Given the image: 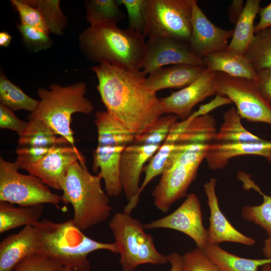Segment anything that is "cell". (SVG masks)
Returning a JSON list of instances; mask_svg holds the SVG:
<instances>
[{
  "label": "cell",
  "instance_id": "cell-1",
  "mask_svg": "<svg viewBox=\"0 0 271 271\" xmlns=\"http://www.w3.org/2000/svg\"><path fill=\"white\" fill-rule=\"evenodd\" d=\"M98 80L97 90L106 110L134 135L144 132L162 115L159 98L148 87L147 76L108 63L91 69Z\"/></svg>",
  "mask_w": 271,
  "mask_h": 271
},
{
  "label": "cell",
  "instance_id": "cell-2",
  "mask_svg": "<svg viewBox=\"0 0 271 271\" xmlns=\"http://www.w3.org/2000/svg\"><path fill=\"white\" fill-rule=\"evenodd\" d=\"M144 35L117 25L89 26L79 36L80 47L90 61L141 71L146 52Z\"/></svg>",
  "mask_w": 271,
  "mask_h": 271
},
{
  "label": "cell",
  "instance_id": "cell-3",
  "mask_svg": "<svg viewBox=\"0 0 271 271\" xmlns=\"http://www.w3.org/2000/svg\"><path fill=\"white\" fill-rule=\"evenodd\" d=\"M34 226L41 238L42 253L74 271H90L87 256L94 251L118 253L114 242H101L88 237L72 219L62 222L43 219Z\"/></svg>",
  "mask_w": 271,
  "mask_h": 271
},
{
  "label": "cell",
  "instance_id": "cell-4",
  "mask_svg": "<svg viewBox=\"0 0 271 271\" xmlns=\"http://www.w3.org/2000/svg\"><path fill=\"white\" fill-rule=\"evenodd\" d=\"M101 177L88 171L85 162L78 161L69 168L61 185L62 202L70 204L75 224L86 230L110 216L112 208L108 196L101 187Z\"/></svg>",
  "mask_w": 271,
  "mask_h": 271
},
{
  "label": "cell",
  "instance_id": "cell-5",
  "mask_svg": "<svg viewBox=\"0 0 271 271\" xmlns=\"http://www.w3.org/2000/svg\"><path fill=\"white\" fill-rule=\"evenodd\" d=\"M86 92V84L83 82L68 86L52 84L48 89L39 88V104L30 113L29 119L43 121L57 135L76 147L71 125L72 116L75 113L88 114L94 109L92 103L85 96Z\"/></svg>",
  "mask_w": 271,
  "mask_h": 271
},
{
  "label": "cell",
  "instance_id": "cell-6",
  "mask_svg": "<svg viewBox=\"0 0 271 271\" xmlns=\"http://www.w3.org/2000/svg\"><path fill=\"white\" fill-rule=\"evenodd\" d=\"M97 146L94 151L92 170L103 180L108 196L117 197L122 189L119 178V162L122 153L132 144L134 134L107 110L95 113Z\"/></svg>",
  "mask_w": 271,
  "mask_h": 271
},
{
  "label": "cell",
  "instance_id": "cell-7",
  "mask_svg": "<svg viewBox=\"0 0 271 271\" xmlns=\"http://www.w3.org/2000/svg\"><path fill=\"white\" fill-rule=\"evenodd\" d=\"M208 145L181 144L153 191L154 204L158 210L166 213L176 201L187 195Z\"/></svg>",
  "mask_w": 271,
  "mask_h": 271
},
{
  "label": "cell",
  "instance_id": "cell-8",
  "mask_svg": "<svg viewBox=\"0 0 271 271\" xmlns=\"http://www.w3.org/2000/svg\"><path fill=\"white\" fill-rule=\"evenodd\" d=\"M123 271H134L143 264H162L168 262L167 256L155 247L152 235L145 231L140 221L125 212L114 214L109 223Z\"/></svg>",
  "mask_w": 271,
  "mask_h": 271
},
{
  "label": "cell",
  "instance_id": "cell-9",
  "mask_svg": "<svg viewBox=\"0 0 271 271\" xmlns=\"http://www.w3.org/2000/svg\"><path fill=\"white\" fill-rule=\"evenodd\" d=\"M192 2L193 0H145L144 36L170 37L189 44Z\"/></svg>",
  "mask_w": 271,
  "mask_h": 271
},
{
  "label": "cell",
  "instance_id": "cell-10",
  "mask_svg": "<svg viewBox=\"0 0 271 271\" xmlns=\"http://www.w3.org/2000/svg\"><path fill=\"white\" fill-rule=\"evenodd\" d=\"M20 169L16 162L0 158V201L21 206L50 204L60 209L61 196L37 177L20 173Z\"/></svg>",
  "mask_w": 271,
  "mask_h": 271
},
{
  "label": "cell",
  "instance_id": "cell-11",
  "mask_svg": "<svg viewBox=\"0 0 271 271\" xmlns=\"http://www.w3.org/2000/svg\"><path fill=\"white\" fill-rule=\"evenodd\" d=\"M216 95L228 98L242 118L271 124V106L261 94L256 81L216 72Z\"/></svg>",
  "mask_w": 271,
  "mask_h": 271
},
{
  "label": "cell",
  "instance_id": "cell-12",
  "mask_svg": "<svg viewBox=\"0 0 271 271\" xmlns=\"http://www.w3.org/2000/svg\"><path fill=\"white\" fill-rule=\"evenodd\" d=\"M201 205L194 193L187 194L182 204L170 214L144 224L145 229H170L182 232L203 249L208 243V231L203 223Z\"/></svg>",
  "mask_w": 271,
  "mask_h": 271
},
{
  "label": "cell",
  "instance_id": "cell-13",
  "mask_svg": "<svg viewBox=\"0 0 271 271\" xmlns=\"http://www.w3.org/2000/svg\"><path fill=\"white\" fill-rule=\"evenodd\" d=\"M146 44L141 70L145 76L172 65L185 64L206 68L204 59L195 56L191 52L189 44L166 37L149 38Z\"/></svg>",
  "mask_w": 271,
  "mask_h": 271
},
{
  "label": "cell",
  "instance_id": "cell-14",
  "mask_svg": "<svg viewBox=\"0 0 271 271\" xmlns=\"http://www.w3.org/2000/svg\"><path fill=\"white\" fill-rule=\"evenodd\" d=\"M161 146L131 144L123 151L119 162V178L127 204L123 212L130 214L139 201L141 173L146 162Z\"/></svg>",
  "mask_w": 271,
  "mask_h": 271
},
{
  "label": "cell",
  "instance_id": "cell-15",
  "mask_svg": "<svg viewBox=\"0 0 271 271\" xmlns=\"http://www.w3.org/2000/svg\"><path fill=\"white\" fill-rule=\"evenodd\" d=\"M216 72L207 68L192 83L172 92L165 97L159 98L161 111L163 114H172L182 120L192 113L194 106L206 98L216 94L215 77Z\"/></svg>",
  "mask_w": 271,
  "mask_h": 271
},
{
  "label": "cell",
  "instance_id": "cell-16",
  "mask_svg": "<svg viewBox=\"0 0 271 271\" xmlns=\"http://www.w3.org/2000/svg\"><path fill=\"white\" fill-rule=\"evenodd\" d=\"M78 161L85 162L76 147L70 145L58 146L52 148L37 162L22 169L40 179L50 188L61 190L69 168Z\"/></svg>",
  "mask_w": 271,
  "mask_h": 271
},
{
  "label": "cell",
  "instance_id": "cell-17",
  "mask_svg": "<svg viewBox=\"0 0 271 271\" xmlns=\"http://www.w3.org/2000/svg\"><path fill=\"white\" fill-rule=\"evenodd\" d=\"M233 30H225L211 22L193 0L192 31L189 41L191 52L196 57L204 59L208 55L225 49Z\"/></svg>",
  "mask_w": 271,
  "mask_h": 271
},
{
  "label": "cell",
  "instance_id": "cell-18",
  "mask_svg": "<svg viewBox=\"0 0 271 271\" xmlns=\"http://www.w3.org/2000/svg\"><path fill=\"white\" fill-rule=\"evenodd\" d=\"M217 179L211 178L204 184V190L210 209L209 227L207 229L208 243L219 244L231 242L252 246L255 240L234 228L221 211L216 193Z\"/></svg>",
  "mask_w": 271,
  "mask_h": 271
},
{
  "label": "cell",
  "instance_id": "cell-19",
  "mask_svg": "<svg viewBox=\"0 0 271 271\" xmlns=\"http://www.w3.org/2000/svg\"><path fill=\"white\" fill-rule=\"evenodd\" d=\"M42 243L34 226H25L18 233L4 238L0 243V271H11L21 260L42 253Z\"/></svg>",
  "mask_w": 271,
  "mask_h": 271
},
{
  "label": "cell",
  "instance_id": "cell-20",
  "mask_svg": "<svg viewBox=\"0 0 271 271\" xmlns=\"http://www.w3.org/2000/svg\"><path fill=\"white\" fill-rule=\"evenodd\" d=\"M244 155L262 156L271 163V141L211 143L205 159L210 169L217 170L225 167L231 159Z\"/></svg>",
  "mask_w": 271,
  "mask_h": 271
},
{
  "label": "cell",
  "instance_id": "cell-21",
  "mask_svg": "<svg viewBox=\"0 0 271 271\" xmlns=\"http://www.w3.org/2000/svg\"><path fill=\"white\" fill-rule=\"evenodd\" d=\"M216 121L207 114L197 117L189 118L172 126L165 142L179 144H205L215 141L217 134Z\"/></svg>",
  "mask_w": 271,
  "mask_h": 271
},
{
  "label": "cell",
  "instance_id": "cell-22",
  "mask_svg": "<svg viewBox=\"0 0 271 271\" xmlns=\"http://www.w3.org/2000/svg\"><path fill=\"white\" fill-rule=\"evenodd\" d=\"M206 68L185 64L169 65L150 74L146 81L155 92L167 88L182 89L194 82Z\"/></svg>",
  "mask_w": 271,
  "mask_h": 271
},
{
  "label": "cell",
  "instance_id": "cell-23",
  "mask_svg": "<svg viewBox=\"0 0 271 271\" xmlns=\"http://www.w3.org/2000/svg\"><path fill=\"white\" fill-rule=\"evenodd\" d=\"M204 60L206 68L228 75L257 81L259 75L252 68L245 55L228 47L225 49L208 55Z\"/></svg>",
  "mask_w": 271,
  "mask_h": 271
},
{
  "label": "cell",
  "instance_id": "cell-24",
  "mask_svg": "<svg viewBox=\"0 0 271 271\" xmlns=\"http://www.w3.org/2000/svg\"><path fill=\"white\" fill-rule=\"evenodd\" d=\"M43 211V205L16 207L0 201V233L22 226L35 225L40 221Z\"/></svg>",
  "mask_w": 271,
  "mask_h": 271
},
{
  "label": "cell",
  "instance_id": "cell-25",
  "mask_svg": "<svg viewBox=\"0 0 271 271\" xmlns=\"http://www.w3.org/2000/svg\"><path fill=\"white\" fill-rule=\"evenodd\" d=\"M260 0H247L238 19L228 48L245 55L254 36V20L260 8Z\"/></svg>",
  "mask_w": 271,
  "mask_h": 271
},
{
  "label": "cell",
  "instance_id": "cell-26",
  "mask_svg": "<svg viewBox=\"0 0 271 271\" xmlns=\"http://www.w3.org/2000/svg\"><path fill=\"white\" fill-rule=\"evenodd\" d=\"M221 271H258L260 266L271 263L268 258L241 257L224 250L219 244H208L202 249Z\"/></svg>",
  "mask_w": 271,
  "mask_h": 271
},
{
  "label": "cell",
  "instance_id": "cell-27",
  "mask_svg": "<svg viewBox=\"0 0 271 271\" xmlns=\"http://www.w3.org/2000/svg\"><path fill=\"white\" fill-rule=\"evenodd\" d=\"M19 137V147H53L70 145L66 139L57 135L47 124L38 119H29L25 129Z\"/></svg>",
  "mask_w": 271,
  "mask_h": 271
},
{
  "label": "cell",
  "instance_id": "cell-28",
  "mask_svg": "<svg viewBox=\"0 0 271 271\" xmlns=\"http://www.w3.org/2000/svg\"><path fill=\"white\" fill-rule=\"evenodd\" d=\"M241 118L235 107H231L226 111L221 127L217 132L216 142H260L265 140L244 128Z\"/></svg>",
  "mask_w": 271,
  "mask_h": 271
},
{
  "label": "cell",
  "instance_id": "cell-29",
  "mask_svg": "<svg viewBox=\"0 0 271 271\" xmlns=\"http://www.w3.org/2000/svg\"><path fill=\"white\" fill-rule=\"evenodd\" d=\"M115 0H88L85 3L86 21L90 26L117 25L124 14Z\"/></svg>",
  "mask_w": 271,
  "mask_h": 271
},
{
  "label": "cell",
  "instance_id": "cell-30",
  "mask_svg": "<svg viewBox=\"0 0 271 271\" xmlns=\"http://www.w3.org/2000/svg\"><path fill=\"white\" fill-rule=\"evenodd\" d=\"M39 102V100L34 99L26 94L1 71L0 104L14 111L25 110L31 113L37 108Z\"/></svg>",
  "mask_w": 271,
  "mask_h": 271
},
{
  "label": "cell",
  "instance_id": "cell-31",
  "mask_svg": "<svg viewBox=\"0 0 271 271\" xmlns=\"http://www.w3.org/2000/svg\"><path fill=\"white\" fill-rule=\"evenodd\" d=\"M245 56L257 73L271 69V27L254 34Z\"/></svg>",
  "mask_w": 271,
  "mask_h": 271
},
{
  "label": "cell",
  "instance_id": "cell-32",
  "mask_svg": "<svg viewBox=\"0 0 271 271\" xmlns=\"http://www.w3.org/2000/svg\"><path fill=\"white\" fill-rule=\"evenodd\" d=\"M40 12L50 33L61 35L66 28L67 20L60 7L59 0H25Z\"/></svg>",
  "mask_w": 271,
  "mask_h": 271
},
{
  "label": "cell",
  "instance_id": "cell-33",
  "mask_svg": "<svg viewBox=\"0 0 271 271\" xmlns=\"http://www.w3.org/2000/svg\"><path fill=\"white\" fill-rule=\"evenodd\" d=\"M181 145V144L164 142L160 147L143 169L145 178L140 187V195L154 178L163 174L169 166L174 154L179 149Z\"/></svg>",
  "mask_w": 271,
  "mask_h": 271
},
{
  "label": "cell",
  "instance_id": "cell-34",
  "mask_svg": "<svg viewBox=\"0 0 271 271\" xmlns=\"http://www.w3.org/2000/svg\"><path fill=\"white\" fill-rule=\"evenodd\" d=\"M178 116L172 114L162 115L144 132L134 136L133 143L161 146L166 140Z\"/></svg>",
  "mask_w": 271,
  "mask_h": 271
},
{
  "label": "cell",
  "instance_id": "cell-35",
  "mask_svg": "<svg viewBox=\"0 0 271 271\" xmlns=\"http://www.w3.org/2000/svg\"><path fill=\"white\" fill-rule=\"evenodd\" d=\"M258 193L263 197V202L258 205L245 206L241 215L245 220L252 222L263 228L271 236V196Z\"/></svg>",
  "mask_w": 271,
  "mask_h": 271
},
{
  "label": "cell",
  "instance_id": "cell-36",
  "mask_svg": "<svg viewBox=\"0 0 271 271\" xmlns=\"http://www.w3.org/2000/svg\"><path fill=\"white\" fill-rule=\"evenodd\" d=\"M17 28L24 43L34 52L46 50L51 46L52 40L49 33L43 30L21 24Z\"/></svg>",
  "mask_w": 271,
  "mask_h": 271
},
{
  "label": "cell",
  "instance_id": "cell-37",
  "mask_svg": "<svg viewBox=\"0 0 271 271\" xmlns=\"http://www.w3.org/2000/svg\"><path fill=\"white\" fill-rule=\"evenodd\" d=\"M182 271H221L197 247L182 255Z\"/></svg>",
  "mask_w": 271,
  "mask_h": 271
},
{
  "label": "cell",
  "instance_id": "cell-38",
  "mask_svg": "<svg viewBox=\"0 0 271 271\" xmlns=\"http://www.w3.org/2000/svg\"><path fill=\"white\" fill-rule=\"evenodd\" d=\"M62 266L47 255L39 253L24 258L11 271H57Z\"/></svg>",
  "mask_w": 271,
  "mask_h": 271
},
{
  "label": "cell",
  "instance_id": "cell-39",
  "mask_svg": "<svg viewBox=\"0 0 271 271\" xmlns=\"http://www.w3.org/2000/svg\"><path fill=\"white\" fill-rule=\"evenodd\" d=\"M11 3L18 11L21 24L41 29L49 34L39 11L28 4L25 0H11Z\"/></svg>",
  "mask_w": 271,
  "mask_h": 271
},
{
  "label": "cell",
  "instance_id": "cell-40",
  "mask_svg": "<svg viewBox=\"0 0 271 271\" xmlns=\"http://www.w3.org/2000/svg\"><path fill=\"white\" fill-rule=\"evenodd\" d=\"M145 0H117L125 8L128 19V29L143 34L145 27L143 5Z\"/></svg>",
  "mask_w": 271,
  "mask_h": 271
},
{
  "label": "cell",
  "instance_id": "cell-41",
  "mask_svg": "<svg viewBox=\"0 0 271 271\" xmlns=\"http://www.w3.org/2000/svg\"><path fill=\"white\" fill-rule=\"evenodd\" d=\"M52 148L39 146L19 147L16 150L17 158L15 162L20 168H23L41 159Z\"/></svg>",
  "mask_w": 271,
  "mask_h": 271
},
{
  "label": "cell",
  "instance_id": "cell-42",
  "mask_svg": "<svg viewBox=\"0 0 271 271\" xmlns=\"http://www.w3.org/2000/svg\"><path fill=\"white\" fill-rule=\"evenodd\" d=\"M28 124L19 118L14 111L0 104V128L7 129L17 132L18 135L25 129Z\"/></svg>",
  "mask_w": 271,
  "mask_h": 271
},
{
  "label": "cell",
  "instance_id": "cell-43",
  "mask_svg": "<svg viewBox=\"0 0 271 271\" xmlns=\"http://www.w3.org/2000/svg\"><path fill=\"white\" fill-rule=\"evenodd\" d=\"M257 82L258 89L266 101L271 106V69L258 73Z\"/></svg>",
  "mask_w": 271,
  "mask_h": 271
},
{
  "label": "cell",
  "instance_id": "cell-44",
  "mask_svg": "<svg viewBox=\"0 0 271 271\" xmlns=\"http://www.w3.org/2000/svg\"><path fill=\"white\" fill-rule=\"evenodd\" d=\"M258 14L259 20L254 25V34L271 27V2L264 7H260Z\"/></svg>",
  "mask_w": 271,
  "mask_h": 271
},
{
  "label": "cell",
  "instance_id": "cell-45",
  "mask_svg": "<svg viewBox=\"0 0 271 271\" xmlns=\"http://www.w3.org/2000/svg\"><path fill=\"white\" fill-rule=\"evenodd\" d=\"M244 7L242 0H233L228 7V16L230 22L235 25Z\"/></svg>",
  "mask_w": 271,
  "mask_h": 271
},
{
  "label": "cell",
  "instance_id": "cell-46",
  "mask_svg": "<svg viewBox=\"0 0 271 271\" xmlns=\"http://www.w3.org/2000/svg\"><path fill=\"white\" fill-rule=\"evenodd\" d=\"M166 256L168 261L171 264L170 271H182L181 255L173 252Z\"/></svg>",
  "mask_w": 271,
  "mask_h": 271
},
{
  "label": "cell",
  "instance_id": "cell-47",
  "mask_svg": "<svg viewBox=\"0 0 271 271\" xmlns=\"http://www.w3.org/2000/svg\"><path fill=\"white\" fill-rule=\"evenodd\" d=\"M11 36L6 32L0 33V46L2 47H8L11 42Z\"/></svg>",
  "mask_w": 271,
  "mask_h": 271
},
{
  "label": "cell",
  "instance_id": "cell-48",
  "mask_svg": "<svg viewBox=\"0 0 271 271\" xmlns=\"http://www.w3.org/2000/svg\"><path fill=\"white\" fill-rule=\"evenodd\" d=\"M262 250L266 258L271 260V236H268L264 240V245Z\"/></svg>",
  "mask_w": 271,
  "mask_h": 271
},
{
  "label": "cell",
  "instance_id": "cell-49",
  "mask_svg": "<svg viewBox=\"0 0 271 271\" xmlns=\"http://www.w3.org/2000/svg\"><path fill=\"white\" fill-rule=\"evenodd\" d=\"M260 271H271V263H268L263 265Z\"/></svg>",
  "mask_w": 271,
  "mask_h": 271
},
{
  "label": "cell",
  "instance_id": "cell-50",
  "mask_svg": "<svg viewBox=\"0 0 271 271\" xmlns=\"http://www.w3.org/2000/svg\"><path fill=\"white\" fill-rule=\"evenodd\" d=\"M57 271H74V270L68 267L62 266L61 268H60L59 269L57 270Z\"/></svg>",
  "mask_w": 271,
  "mask_h": 271
}]
</instances>
